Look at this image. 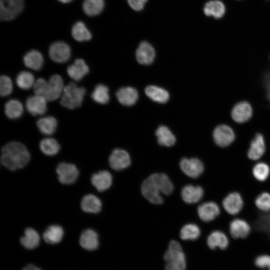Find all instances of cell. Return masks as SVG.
I'll return each mask as SVG.
<instances>
[{
  "instance_id": "6da1fadb",
  "label": "cell",
  "mask_w": 270,
  "mask_h": 270,
  "mask_svg": "<svg viewBox=\"0 0 270 270\" xmlns=\"http://www.w3.org/2000/svg\"><path fill=\"white\" fill-rule=\"evenodd\" d=\"M174 190L173 184L166 174L156 173L150 176L142 182L141 191L144 196L154 204H161L163 198L161 194H170Z\"/></svg>"
},
{
  "instance_id": "7a4b0ae2",
  "label": "cell",
  "mask_w": 270,
  "mask_h": 270,
  "mask_svg": "<svg viewBox=\"0 0 270 270\" xmlns=\"http://www.w3.org/2000/svg\"><path fill=\"white\" fill-rule=\"evenodd\" d=\"M30 154L26 147L17 142H10L2 149L1 162L11 170L24 168L30 160Z\"/></svg>"
},
{
  "instance_id": "3957f363",
  "label": "cell",
  "mask_w": 270,
  "mask_h": 270,
  "mask_svg": "<svg viewBox=\"0 0 270 270\" xmlns=\"http://www.w3.org/2000/svg\"><path fill=\"white\" fill-rule=\"evenodd\" d=\"M164 258L166 262V270H185V255L181 245L177 241L170 242Z\"/></svg>"
},
{
  "instance_id": "277c9868",
  "label": "cell",
  "mask_w": 270,
  "mask_h": 270,
  "mask_svg": "<svg viewBox=\"0 0 270 270\" xmlns=\"http://www.w3.org/2000/svg\"><path fill=\"white\" fill-rule=\"evenodd\" d=\"M86 90L84 87H78L77 84L70 82L64 86L60 104L69 109L80 107L84 100Z\"/></svg>"
},
{
  "instance_id": "5b68a950",
  "label": "cell",
  "mask_w": 270,
  "mask_h": 270,
  "mask_svg": "<svg viewBox=\"0 0 270 270\" xmlns=\"http://www.w3.org/2000/svg\"><path fill=\"white\" fill-rule=\"evenodd\" d=\"M24 6V0H0V20L14 19L22 12Z\"/></svg>"
},
{
  "instance_id": "8992f818",
  "label": "cell",
  "mask_w": 270,
  "mask_h": 270,
  "mask_svg": "<svg viewBox=\"0 0 270 270\" xmlns=\"http://www.w3.org/2000/svg\"><path fill=\"white\" fill-rule=\"evenodd\" d=\"M212 135L215 143L218 146L222 148L230 145L235 139L234 130L226 124H220L214 128Z\"/></svg>"
},
{
  "instance_id": "52a82bcc",
  "label": "cell",
  "mask_w": 270,
  "mask_h": 270,
  "mask_svg": "<svg viewBox=\"0 0 270 270\" xmlns=\"http://www.w3.org/2000/svg\"><path fill=\"white\" fill-rule=\"evenodd\" d=\"M64 88V82L61 76L54 74L48 82L44 98L48 101L54 100L62 94Z\"/></svg>"
},
{
  "instance_id": "ba28073f",
  "label": "cell",
  "mask_w": 270,
  "mask_h": 270,
  "mask_svg": "<svg viewBox=\"0 0 270 270\" xmlns=\"http://www.w3.org/2000/svg\"><path fill=\"white\" fill-rule=\"evenodd\" d=\"M59 181L62 184H70L74 183L78 176V170L73 164L62 162L56 168Z\"/></svg>"
},
{
  "instance_id": "9c48e42d",
  "label": "cell",
  "mask_w": 270,
  "mask_h": 270,
  "mask_svg": "<svg viewBox=\"0 0 270 270\" xmlns=\"http://www.w3.org/2000/svg\"><path fill=\"white\" fill-rule=\"evenodd\" d=\"M180 166L184 173L194 178L200 176L204 170L203 163L196 158H183L180 162Z\"/></svg>"
},
{
  "instance_id": "30bf717a",
  "label": "cell",
  "mask_w": 270,
  "mask_h": 270,
  "mask_svg": "<svg viewBox=\"0 0 270 270\" xmlns=\"http://www.w3.org/2000/svg\"><path fill=\"white\" fill-rule=\"evenodd\" d=\"M71 50L69 46L63 42H56L49 48L50 58L58 63L67 62L70 57Z\"/></svg>"
},
{
  "instance_id": "8fae6325",
  "label": "cell",
  "mask_w": 270,
  "mask_h": 270,
  "mask_svg": "<svg viewBox=\"0 0 270 270\" xmlns=\"http://www.w3.org/2000/svg\"><path fill=\"white\" fill-rule=\"evenodd\" d=\"M108 161L111 168L116 170L124 169L130 164V158L128 152L118 148L112 151Z\"/></svg>"
},
{
  "instance_id": "7c38bea8",
  "label": "cell",
  "mask_w": 270,
  "mask_h": 270,
  "mask_svg": "<svg viewBox=\"0 0 270 270\" xmlns=\"http://www.w3.org/2000/svg\"><path fill=\"white\" fill-rule=\"evenodd\" d=\"M252 107L250 103L246 101L236 104L231 112L232 118L238 123H244L248 121L252 118Z\"/></svg>"
},
{
  "instance_id": "4fadbf2b",
  "label": "cell",
  "mask_w": 270,
  "mask_h": 270,
  "mask_svg": "<svg viewBox=\"0 0 270 270\" xmlns=\"http://www.w3.org/2000/svg\"><path fill=\"white\" fill-rule=\"evenodd\" d=\"M222 206L228 213L235 215L239 213L242 208L244 202L238 192H232L227 195L224 199Z\"/></svg>"
},
{
  "instance_id": "5bb4252c",
  "label": "cell",
  "mask_w": 270,
  "mask_h": 270,
  "mask_svg": "<svg viewBox=\"0 0 270 270\" xmlns=\"http://www.w3.org/2000/svg\"><path fill=\"white\" fill-rule=\"evenodd\" d=\"M155 57V50L152 46L147 42H142L136 51V58L138 62L148 65L152 62Z\"/></svg>"
},
{
  "instance_id": "9a60e30c",
  "label": "cell",
  "mask_w": 270,
  "mask_h": 270,
  "mask_svg": "<svg viewBox=\"0 0 270 270\" xmlns=\"http://www.w3.org/2000/svg\"><path fill=\"white\" fill-rule=\"evenodd\" d=\"M46 101L42 96L36 94L30 96L26 100V108L33 116L43 114L46 110Z\"/></svg>"
},
{
  "instance_id": "2e32d148",
  "label": "cell",
  "mask_w": 270,
  "mask_h": 270,
  "mask_svg": "<svg viewBox=\"0 0 270 270\" xmlns=\"http://www.w3.org/2000/svg\"><path fill=\"white\" fill-rule=\"evenodd\" d=\"M266 145L264 136L258 133L250 144L248 152V156L252 160L260 159L264 154Z\"/></svg>"
},
{
  "instance_id": "e0dca14e",
  "label": "cell",
  "mask_w": 270,
  "mask_h": 270,
  "mask_svg": "<svg viewBox=\"0 0 270 270\" xmlns=\"http://www.w3.org/2000/svg\"><path fill=\"white\" fill-rule=\"evenodd\" d=\"M198 214L203 221L208 222L214 220L220 214L218 206L213 202H208L200 205L198 208Z\"/></svg>"
},
{
  "instance_id": "ac0fdd59",
  "label": "cell",
  "mask_w": 270,
  "mask_h": 270,
  "mask_svg": "<svg viewBox=\"0 0 270 270\" xmlns=\"http://www.w3.org/2000/svg\"><path fill=\"white\" fill-rule=\"evenodd\" d=\"M230 232L234 238H244L247 237L250 232V226L244 220L236 218L230 224Z\"/></svg>"
},
{
  "instance_id": "d6986e66",
  "label": "cell",
  "mask_w": 270,
  "mask_h": 270,
  "mask_svg": "<svg viewBox=\"0 0 270 270\" xmlns=\"http://www.w3.org/2000/svg\"><path fill=\"white\" fill-rule=\"evenodd\" d=\"M112 180L111 174L106 170L94 174L91 178L92 185L99 192H103L109 188L112 184Z\"/></svg>"
},
{
  "instance_id": "ffe728a7",
  "label": "cell",
  "mask_w": 270,
  "mask_h": 270,
  "mask_svg": "<svg viewBox=\"0 0 270 270\" xmlns=\"http://www.w3.org/2000/svg\"><path fill=\"white\" fill-rule=\"evenodd\" d=\"M204 190L200 186L188 184L183 188L181 196L183 200L188 204H194L200 201L204 196Z\"/></svg>"
},
{
  "instance_id": "44dd1931",
  "label": "cell",
  "mask_w": 270,
  "mask_h": 270,
  "mask_svg": "<svg viewBox=\"0 0 270 270\" xmlns=\"http://www.w3.org/2000/svg\"><path fill=\"white\" fill-rule=\"evenodd\" d=\"M89 72V68L85 62L80 58L76 59L67 68V72L70 78L76 81L82 80Z\"/></svg>"
},
{
  "instance_id": "7402d4cb",
  "label": "cell",
  "mask_w": 270,
  "mask_h": 270,
  "mask_svg": "<svg viewBox=\"0 0 270 270\" xmlns=\"http://www.w3.org/2000/svg\"><path fill=\"white\" fill-rule=\"evenodd\" d=\"M118 102L122 105L130 106L134 104L138 98V92L132 87H124L120 88L116 92Z\"/></svg>"
},
{
  "instance_id": "603a6c76",
  "label": "cell",
  "mask_w": 270,
  "mask_h": 270,
  "mask_svg": "<svg viewBox=\"0 0 270 270\" xmlns=\"http://www.w3.org/2000/svg\"><path fill=\"white\" fill-rule=\"evenodd\" d=\"M207 244L212 250L218 248L224 250L228 246L229 241L226 234L222 231L214 230L210 233L207 238Z\"/></svg>"
},
{
  "instance_id": "cb8c5ba5",
  "label": "cell",
  "mask_w": 270,
  "mask_h": 270,
  "mask_svg": "<svg viewBox=\"0 0 270 270\" xmlns=\"http://www.w3.org/2000/svg\"><path fill=\"white\" fill-rule=\"evenodd\" d=\"M80 243V246L86 250H94L98 248L99 244L98 235L94 230L86 229L82 233Z\"/></svg>"
},
{
  "instance_id": "d4e9b609",
  "label": "cell",
  "mask_w": 270,
  "mask_h": 270,
  "mask_svg": "<svg viewBox=\"0 0 270 270\" xmlns=\"http://www.w3.org/2000/svg\"><path fill=\"white\" fill-rule=\"evenodd\" d=\"M80 206L83 211L96 214L101 210L102 202L97 196L92 194H88L83 197Z\"/></svg>"
},
{
  "instance_id": "484cf974",
  "label": "cell",
  "mask_w": 270,
  "mask_h": 270,
  "mask_svg": "<svg viewBox=\"0 0 270 270\" xmlns=\"http://www.w3.org/2000/svg\"><path fill=\"white\" fill-rule=\"evenodd\" d=\"M24 62L28 68L35 70H40L44 64V58L40 52L36 50H31L26 54Z\"/></svg>"
},
{
  "instance_id": "4316f807",
  "label": "cell",
  "mask_w": 270,
  "mask_h": 270,
  "mask_svg": "<svg viewBox=\"0 0 270 270\" xmlns=\"http://www.w3.org/2000/svg\"><path fill=\"white\" fill-rule=\"evenodd\" d=\"M224 4L218 0H212L206 4L204 8V14L208 16H212L215 18H220L225 13Z\"/></svg>"
},
{
  "instance_id": "83f0119b",
  "label": "cell",
  "mask_w": 270,
  "mask_h": 270,
  "mask_svg": "<svg viewBox=\"0 0 270 270\" xmlns=\"http://www.w3.org/2000/svg\"><path fill=\"white\" fill-rule=\"evenodd\" d=\"M20 242L26 248L32 250L38 246L40 242V236L34 229L28 228L25 230L24 234L21 238Z\"/></svg>"
},
{
  "instance_id": "f1b7e54d",
  "label": "cell",
  "mask_w": 270,
  "mask_h": 270,
  "mask_svg": "<svg viewBox=\"0 0 270 270\" xmlns=\"http://www.w3.org/2000/svg\"><path fill=\"white\" fill-rule=\"evenodd\" d=\"M146 95L152 100L158 102L165 103L169 99L168 92L164 89L155 86H149L145 88Z\"/></svg>"
},
{
  "instance_id": "f546056e",
  "label": "cell",
  "mask_w": 270,
  "mask_h": 270,
  "mask_svg": "<svg viewBox=\"0 0 270 270\" xmlns=\"http://www.w3.org/2000/svg\"><path fill=\"white\" fill-rule=\"evenodd\" d=\"M64 234L63 228L60 226L52 225L47 228L42 236L48 244H56L62 240Z\"/></svg>"
},
{
  "instance_id": "4dcf8cb0",
  "label": "cell",
  "mask_w": 270,
  "mask_h": 270,
  "mask_svg": "<svg viewBox=\"0 0 270 270\" xmlns=\"http://www.w3.org/2000/svg\"><path fill=\"white\" fill-rule=\"evenodd\" d=\"M158 143L162 146H170L176 142V138L168 128L160 126L156 132Z\"/></svg>"
},
{
  "instance_id": "1f68e13d",
  "label": "cell",
  "mask_w": 270,
  "mask_h": 270,
  "mask_svg": "<svg viewBox=\"0 0 270 270\" xmlns=\"http://www.w3.org/2000/svg\"><path fill=\"white\" fill-rule=\"evenodd\" d=\"M104 6V0H84L82 8L88 16H94L100 14Z\"/></svg>"
},
{
  "instance_id": "d6a6232c",
  "label": "cell",
  "mask_w": 270,
  "mask_h": 270,
  "mask_svg": "<svg viewBox=\"0 0 270 270\" xmlns=\"http://www.w3.org/2000/svg\"><path fill=\"white\" fill-rule=\"evenodd\" d=\"M72 34L74 40L78 42L88 41L92 38L90 32L82 22H78L73 26Z\"/></svg>"
},
{
  "instance_id": "836d02e7",
  "label": "cell",
  "mask_w": 270,
  "mask_h": 270,
  "mask_svg": "<svg viewBox=\"0 0 270 270\" xmlns=\"http://www.w3.org/2000/svg\"><path fill=\"white\" fill-rule=\"evenodd\" d=\"M37 126L42 133L46 135H50L56 130L57 121L53 116L44 117L37 122Z\"/></svg>"
},
{
  "instance_id": "e575fe53",
  "label": "cell",
  "mask_w": 270,
  "mask_h": 270,
  "mask_svg": "<svg viewBox=\"0 0 270 270\" xmlns=\"http://www.w3.org/2000/svg\"><path fill=\"white\" fill-rule=\"evenodd\" d=\"M5 114L10 119H16L20 117L23 113L22 103L16 100H10L5 104Z\"/></svg>"
},
{
  "instance_id": "d590c367",
  "label": "cell",
  "mask_w": 270,
  "mask_h": 270,
  "mask_svg": "<svg viewBox=\"0 0 270 270\" xmlns=\"http://www.w3.org/2000/svg\"><path fill=\"white\" fill-rule=\"evenodd\" d=\"M91 97L97 103L106 104L110 100L108 88L102 84L96 85L91 94Z\"/></svg>"
},
{
  "instance_id": "8d00e7d4",
  "label": "cell",
  "mask_w": 270,
  "mask_h": 270,
  "mask_svg": "<svg viewBox=\"0 0 270 270\" xmlns=\"http://www.w3.org/2000/svg\"><path fill=\"white\" fill-rule=\"evenodd\" d=\"M40 147L41 151L48 156L56 154L60 149V146L58 142L52 138H46L42 140Z\"/></svg>"
},
{
  "instance_id": "74e56055",
  "label": "cell",
  "mask_w": 270,
  "mask_h": 270,
  "mask_svg": "<svg viewBox=\"0 0 270 270\" xmlns=\"http://www.w3.org/2000/svg\"><path fill=\"white\" fill-rule=\"evenodd\" d=\"M200 234L199 227L193 224H188L184 225L181 229L180 232V238L183 240H195Z\"/></svg>"
},
{
  "instance_id": "f35d334b",
  "label": "cell",
  "mask_w": 270,
  "mask_h": 270,
  "mask_svg": "<svg viewBox=\"0 0 270 270\" xmlns=\"http://www.w3.org/2000/svg\"><path fill=\"white\" fill-rule=\"evenodd\" d=\"M16 82L20 88L28 90L34 84V76L30 72L23 71L17 76Z\"/></svg>"
},
{
  "instance_id": "ab89813d",
  "label": "cell",
  "mask_w": 270,
  "mask_h": 270,
  "mask_svg": "<svg viewBox=\"0 0 270 270\" xmlns=\"http://www.w3.org/2000/svg\"><path fill=\"white\" fill-rule=\"evenodd\" d=\"M270 168L268 164L264 162L256 164L252 168V174L258 181L264 182L268 177Z\"/></svg>"
},
{
  "instance_id": "60d3db41",
  "label": "cell",
  "mask_w": 270,
  "mask_h": 270,
  "mask_svg": "<svg viewBox=\"0 0 270 270\" xmlns=\"http://www.w3.org/2000/svg\"><path fill=\"white\" fill-rule=\"evenodd\" d=\"M255 204L260 210L264 212L270 210V193L264 192L256 198Z\"/></svg>"
},
{
  "instance_id": "b9f144b4",
  "label": "cell",
  "mask_w": 270,
  "mask_h": 270,
  "mask_svg": "<svg viewBox=\"0 0 270 270\" xmlns=\"http://www.w3.org/2000/svg\"><path fill=\"white\" fill-rule=\"evenodd\" d=\"M12 90V84L10 78L6 76L0 78V94L2 96L9 95Z\"/></svg>"
},
{
  "instance_id": "7bdbcfd3",
  "label": "cell",
  "mask_w": 270,
  "mask_h": 270,
  "mask_svg": "<svg viewBox=\"0 0 270 270\" xmlns=\"http://www.w3.org/2000/svg\"><path fill=\"white\" fill-rule=\"evenodd\" d=\"M256 226L259 230L270 234V212L260 216L256 220Z\"/></svg>"
},
{
  "instance_id": "ee69618b",
  "label": "cell",
  "mask_w": 270,
  "mask_h": 270,
  "mask_svg": "<svg viewBox=\"0 0 270 270\" xmlns=\"http://www.w3.org/2000/svg\"><path fill=\"white\" fill-rule=\"evenodd\" d=\"M254 264L258 268L270 270V256L262 254L257 256Z\"/></svg>"
},
{
  "instance_id": "f6af8a7d",
  "label": "cell",
  "mask_w": 270,
  "mask_h": 270,
  "mask_svg": "<svg viewBox=\"0 0 270 270\" xmlns=\"http://www.w3.org/2000/svg\"><path fill=\"white\" fill-rule=\"evenodd\" d=\"M48 82L42 78L36 80L34 84V90L35 94L44 97Z\"/></svg>"
},
{
  "instance_id": "bcb514c9",
  "label": "cell",
  "mask_w": 270,
  "mask_h": 270,
  "mask_svg": "<svg viewBox=\"0 0 270 270\" xmlns=\"http://www.w3.org/2000/svg\"><path fill=\"white\" fill-rule=\"evenodd\" d=\"M148 0H128L130 6L134 10H142Z\"/></svg>"
},
{
  "instance_id": "7dc6e473",
  "label": "cell",
  "mask_w": 270,
  "mask_h": 270,
  "mask_svg": "<svg viewBox=\"0 0 270 270\" xmlns=\"http://www.w3.org/2000/svg\"><path fill=\"white\" fill-rule=\"evenodd\" d=\"M264 84L266 90V98L270 102V71L264 74Z\"/></svg>"
},
{
  "instance_id": "c3c4849f",
  "label": "cell",
  "mask_w": 270,
  "mask_h": 270,
  "mask_svg": "<svg viewBox=\"0 0 270 270\" xmlns=\"http://www.w3.org/2000/svg\"><path fill=\"white\" fill-rule=\"evenodd\" d=\"M22 270H42L40 268H38V266L34 264H30L26 266Z\"/></svg>"
},
{
  "instance_id": "681fc988",
  "label": "cell",
  "mask_w": 270,
  "mask_h": 270,
  "mask_svg": "<svg viewBox=\"0 0 270 270\" xmlns=\"http://www.w3.org/2000/svg\"><path fill=\"white\" fill-rule=\"evenodd\" d=\"M62 3H68L72 1V0H58Z\"/></svg>"
}]
</instances>
